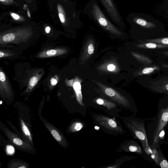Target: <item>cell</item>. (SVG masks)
<instances>
[{
    "mask_svg": "<svg viewBox=\"0 0 168 168\" xmlns=\"http://www.w3.org/2000/svg\"><path fill=\"white\" fill-rule=\"evenodd\" d=\"M132 55L135 57L137 60L141 62L143 64L145 65V66L152 65L154 62L149 57L140 53H138L134 52H131Z\"/></svg>",
    "mask_w": 168,
    "mask_h": 168,
    "instance_id": "obj_14",
    "label": "cell"
},
{
    "mask_svg": "<svg viewBox=\"0 0 168 168\" xmlns=\"http://www.w3.org/2000/svg\"><path fill=\"white\" fill-rule=\"evenodd\" d=\"M140 43H145V42H153L159 44L168 45V34L161 37L157 38L146 40H139Z\"/></svg>",
    "mask_w": 168,
    "mask_h": 168,
    "instance_id": "obj_16",
    "label": "cell"
},
{
    "mask_svg": "<svg viewBox=\"0 0 168 168\" xmlns=\"http://www.w3.org/2000/svg\"><path fill=\"white\" fill-rule=\"evenodd\" d=\"M94 48L93 44H90L88 48V53L89 54H92L94 52Z\"/></svg>",
    "mask_w": 168,
    "mask_h": 168,
    "instance_id": "obj_28",
    "label": "cell"
},
{
    "mask_svg": "<svg viewBox=\"0 0 168 168\" xmlns=\"http://www.w3.org/2000/svg\"><path fill=\"white\" fill-rule=\"evenodd\" d=\"M6 151L8 154L10 155L13 154L15 152L14 148L11 145H8L7 146Z\"/></svg>",
    "mask_w": 168,
    "mask_h": 168,
    "instance_id": "obj_26",
    "label": "cell"
},
{
    "mask_svg": "<svg viewBox=\"0 0 168 168\" xmlns=\"http://www.w3.org/2000/svg\"><path fill=\"white\" fill-rule=\"evenodd\" d=\"M161 70L160 66L157 65L146 66L142 70L137 71L136 75L137 76H144V75H150L153 73H158Z\"/></svg>",
    "mask_w": 168,
    "mask_h": 168,
    "instance_id": "obj_11",
    "label": "cell"
},
{
    "mask_svg": "<svg viewBox=\"0 0 168 168\" xmlns=\"http://www.w3.org/2000/svg\"><path fill=\"white\" fill-rule=\"evenodd\" d=\"M83 124L80 121L75 122L71 124L69 128L71 132H76L80 131L83 127Z\"/></svg>",
    "mask_w": 168,
    "mask_h": 168,
    "instance_id": "obj_20",
    "label": "cell"
},
{
    "mask_svg": "<svg viewBox=\"0 0 168 168\" xmlns=\"http://www.w3.org/2000/svg\"><path fill=\"white\" fill-rule=\"evenodd\" d=\"M50 82H51L52 85L53 86H56L58 83V81L57 80L53 78L50 79Z\"/></svg>",
    "mask_w": 168,
    "mask_h": 168,
    "instance_id": "obj_30",
    "label": "cell"
},
{
    "mask_svg": "<svg viewBox=\"0 0 168 168\" xmlns=\"http://www.w3.org/2000/svg\"><path fill=\"white\" fill-rule=\"evenodd\" d=\"M117 152H133L142 154L141 147L137 142L133 140L125 141L119 146Z\"/></svg>",
    "mask_w": 168,
    "mask_h": 168,
    "instance_id": "obj_9",
    "label": "cell"
},
{
    "mask_svg": "<svg viewBox=\"0 0 168 168\" xmlns=\"http://www.w3.org/2000/svg\"><path fill=\"white\" fill-rule=\"evenodd\" d=\"M38 82V79L36 77H32L29 82V84L31 87H34L37 84Z\"/></svg>",
    "mask_w": 168,
    "mask_h": 168,
    "instance_id": "obj_27",
    "label": "cell"
},
{
    "mask_svg": "<svg viewBox=\"0 0 168 168\" xmlns=\"http://www.w3.org/2000/svg\"><path fill=\"white\" fill-rule=\"evenodd\" d=\"M73 87L78 102L81 106L83 107L84 104L83 102L80 80L78 78L75 79V81L73 85Z\"/></svg>",
    "mask_w": 168,
    "mask_h": 168,
    "instance_id": "obj_12",
    "label": "cell"
},
{
    "mask_svg": "<svg viewBox=\"0 0 168 168\" xmlns=\"http://www.w3.org/2000/svg\"><path fill=\"white\" fill-rule=\"evenodd\" d=\"M2 101H1V104H2Z\"/></svg>",
    "mask_w": 168,
    "mask_h": 168,
    "instance_id": "obj_35",
    "label": "cell"
},
{
    "mask_svg": "<svg viewBox=\"0 0 168 168\" xmlns=\"http://www.w3.org/2000/svg\"><path fill=\"white\" fill-rule=\"evenodd\" d=\"M158 64L160 66L162 71L168 72V61L159 60Z\"/></svg>",
    "mask_w": 168,
    "mask_h": 168,
    "instance_id": "obj_23",
    "label": "cell"
},
{
    "mask_svg": "<svg viewBox=\"0 0 168 168\" xmlns=\"http://www.w3.org/2000/svg\"><path fill=\"white\" fill-rule=\"evenodd\" d=\"M121 119L133 137L139 140L144 148L149 145L144 123L131 117H121Z\"/></svg>",
    "mask_w": 168,
    "mask_h": 168,
    "instance_id": "obj_4",
    "label": "cell"
},
{
    "mask_svg": "<svg viewBox=\"0 0 168 168\" xmlns=\"http://www.w3.org/2000/svg\"><path fill=\"white\" fill-rule=\"evenodd\" d=\"M162 8L166 14V16L168 20V0H165L163 3Z\"/></svg>",
    "mask_w": 168,
    "mask_h": 168,
    "instance_id": "obj_24",
    "label": "cell"
},
{
    "mask_svg": "<svg viewBox=\"0 0 168 168\" xmlns=\"http://www.w3.org/2000/svg\"><path fill=\"white\" fill-rule=\"evenodd\" d=\"M67 52L65 49H56L48 50L46 52L40 53L39 56L40 58H47L61 55Z\"/></svg>",
    "mask_w": 168,
    "mask_h": 168,
    "instance_id": "obj_13",
    "label": "cell"
},
{
    "mask_svg": "<svg viewBox=\"0 0 168 168\" xmlns=\"http://www.w3.org/2000/svg\"><path fill=\"white\" fill-rule=\"evenodd\" d=\"M12 18L16 20H18L20 19L19 16L15 13H12L11 14Z\"/></svg>",
    "mask_w": 168,
    "mask_h": 168,
    "instance_id": "obj_31",
    "label": "cell"
},
{
    "mask_svg": "<svg viewBox=\"0 0 168 168\" xmlns=\"http://www.w3.org/2000/svg\"><path fill=\"white\" fill-rule=\"evenodd\" d=\"M83 13L99 26L114 36H123L120 28L113 24L105 15L97 0H90L84 7Z\"/></svg>",
    "mask_w": 168,
    "mask_h": 168,
    "instance_id": "obj_2",
    "label": "cell"
},
{
    "mask_svg": "<svg viewBox=\"0 0 168 168\" xmlns=\"http://www.w3.org/2000/svg\"><path fill=\"white\" fill-rule=\"evenodd\" d=\"M58 16L61 22L62 23H65L66 21V18L62 7L61 5H58Z\"/></svg>",
    "mask_w": 168,
    "mask_h": 168,
    "instance_id": "obj_22",
    "label": "cell"
},
{
    "mask_svg": "<svg viewBox=\"0 0 168 168\" xmlns=\"http://www.w3.org/2000/svg\"><path fill=\"white\" fill-rule=\"evenodd\" d=\"M168 122V106L161 109L159 115L158 125L154 131L152 144L153 148H156L159 142L160 134Z\"/></svg>",
    "mask_w": 168,
    "mask_h": 168,
    "instance_id": "obj_8",
    "label": "cell"
},
{
    "mask_svg": "<svg viewBox=\"0 0 168 168\" xmlns=\"http://www.w3.org/2000/svg\"><path fill=\"white\" fill-rule=\"evenodd\" d=\"M96 102L98 104L107 107L109 110H113L117 107L115 103L103 98H99L96 99Z\"/></svg>",
    "mask_w": 168,
    "mask_h": 168,
    "instance_id": "obj_15",
    "label": "cell"
},
{
    "mask_svg": "<svg viewBox=\"0 0 168 168\" xmlns=\"http://www.w3.org/2000/svg\"><path fill=\"white\" fill-rule=\"evenodd\" d=\"M163 72L154 78L144 75L142 86L154 93L168 95V72Z\"/></svg>",
    "mask_w": 168,
    "mask_h": 168,
    "instance_id": "obj_3",
    "label": "cell"
},
{
    "mask_svg": "<svg viewBox=\"0 0 168 168\" xmlns=\"http://www.w3.org/2000/svg\"><path fill=\"white\" fill-rule=\"evenodd\" d=\"M93 117L95 124L108 133L117 135H122L125 132L119 124L107 116L94 114Z\"/></svg>",
    "mask_w": 168,
    "mask_h": 168,
    "instance_id": "obj_5",
    "label": "cell"
},
{
    "mask_svg": "<svg viewBox=\"0 0 168 168\" xmlns=\"http://www.w3.org/2000/svg\"><path fill=\"white\" fill-rule=\"evenodd\" d=\"M4 56V53L0 51V58H2Z\"/></svg>",
    "mask_w": 168,
    "mask_h": 168,
    "instance_id": "obj_33",
    "label": "cell"
},
{
    "mask_svg": "<svg viewBox=\"0 0 168 168\" xmlns=\"http://www.w3.org/2000/svg\"><path fill=\"white\" fill-rule=\"evenodd\" d=\"M168 49L156 50L153 51L154 55L158 57L159 60L168 61Z\"/></svg>",
    "mask_w": 168,
    "mask_h": 168,
    "instance_id": "obj_18",
    "label": "cell"
},
{
    "mask_svg": "<svg viewBox=\"0 0 168 168\" xmlns=\"http://www.w3.org/2000/svg\"><path fill=\"white\" fill-rule=\"evenodd\" d=\"M50 30H51V28L49 26L46 27L45 29V32L47 33H49L50 32Z\"/></svg>",
    "mask_w": 168,
    "mask_h": 168,
    "instance_id": "obj_32",
    "label": "cell"
},
{
    "mask_svg": "<svg viewBox=\"0 0 168 168\" xmlns=\"http://www.w3.org/2000/svg\"><path fill=\"white\" fill-rule=\"evenodd\" d=\"M96 82L102 89L103 93L108 97L124 108L128 109L130 108V103L129 101L124 96L112 88L105 86L99 82Z\"/></svg>",
    "mask_w": 168,
    "mask_h": 168,
    "instance_id": "obj_7",
    "label": "cell"
},
{
    "mask_svg": "<svg viewBox=\"0 0 168 168\" xmlns=\"http://www.w3.org/2000/svg\"><path fill=\"white\" fill-rule=\"evenodd\" d=\"M107 69L109 71H114L116 68L115 66L113 64L109 65L107 67Z\"/></svg>",
    "mask_w": 168,
    "mask_h": 168,
    "instance_id": "obj_29",
    "label": "cell"
},
{
    "mask_svg": "<svg viewBox=\"0 0 168 168\" xmlns=\"http://www.w3.org/2000/svg\"><path fill=\"white\" fill-rule=\"evenodd\" d=\"M112 22L122 28L125 27L122 17L114 0H99Z\"/></svg>",
    "mask_w": 168,
    "mask_h": 168,
    "instance_id": "obj_6",
    "label": "cell"
},
{
    "mask_svg": "<svg viewBox=\"0 0 168 168\" xmlns=\"http://www.w3.org/2000/svg\"><path fill=\"white\" fill-rule=\"evenodd\" d=\"M6 133L7 135H8V136L9 137L11 141L15 145L22 147L24 149L27 148V147H26V146H30L27 145L25 144L24 142L22 140L20 139L18 137H16L14 134H12L11 133H10V134L8 131L6 132Z\"/></svg>",
    "mask_w": 168,
    "mask_h": 168,
    "instance_id": "obj_17",
    "label": "cell"
},
{
    "mask_svg": "<svg viewBox=\"0 0 168 168\" xmlns=\"http://www.w3.org/2000/svg\"><path fill=\"white\" fill-rule=\"evenodd\" d=\"M162 168H168V162L166 159L162 157L159 161L158 165Z\"/></svg>",
    "mask_w": 168,
    "mask_h": 168,
    "instance_id": "obj_25",
    "label": "cell"
},
{
    "mask_svg": "<svg viewBox=\"0 0 168 168\" xmlns=\"http://www.w3.org/2000/svg\"><path fill=\"white\" fill-rule=\"evenodd\" d=\"M5 0H0V1H1V2H3L4 1H5Z\"/></svg>",
    "mask_w": 168,
    "mask_h": 168,
    "instance_id": "obj_34",
    "label": "cell"
},
{
    "mask_svg": "<svg viewBox=\"0 0 168 168\" xmlns=\"http://www.w3.org/2000/svg\"><path fill=\"white\" fill-rule=\"evenodd\" d=\"M48 126V128H49L50 132H51L52 135L54 138L58 142H60L62 145L65 143V141L63 139V138L60 135L59 133L53 128H50L49 126Z\"/></svg>",
    "mask_w": 168,
    "mask_h": 168,
    "instance_id": "obj_19",
    "label": "cell"
},
{
    "mask_svg": "<svg viewBox=\"0 0 168 168\" xmlns=\"http://www.w3.org/2000/svg\"><path fill=\"white\" fill-rule=\"evenodd\" d=\"M126 20L132 30L141 37L140 40L154 39L168 34L164 24L152 15L132 12Z\"/></svg>",
    "mask_w": 168,
    "mask_h": 168,
    "instance_id": "obj_1",
    "label": "cell"
},
{
    "mask_svg": "<svg viewBox=\"0 0 168 168\" xmlns=\"http://www.w3.org/2000/svg\"><path fill=\"white\" fill-rule=\"evenodd\" d=\"M21 124L22 125V128L23 132L26 136H27L31 141H32V138L31 133L27 126L25 124L23 121L22 120H21Z\"/></svg>",
    "mask_w": 168,
    "mask_h": 168,
    "instance_id": "obj_21",
    "label": "cell"
},
{
    "mask_svg": "<svg viewBox=\"0 0 168 168\" xmlns=\"http://www.w3.org/2000/svg\"><path fill=\"white\" fill-rule=\"evenodd\" d=\"M138 48L146 50L168 49V45L159 44L153 42L141 43L135 45Z\"/></svg>",
    "mask_w": 168,
    "mask_h": 168,
    "instance_id": "obj_10",
    "label": "cell"
}]
</instances>
